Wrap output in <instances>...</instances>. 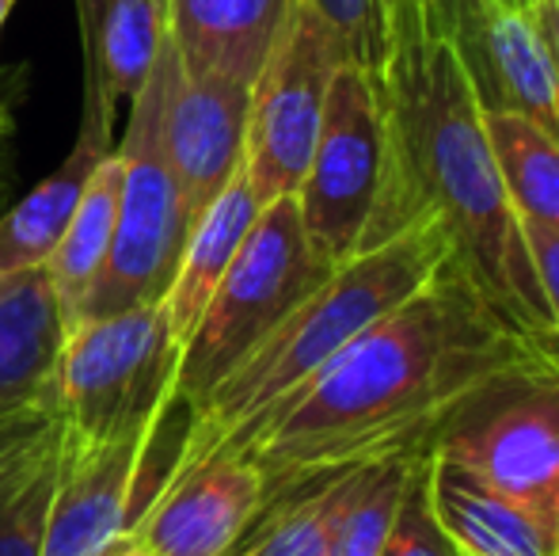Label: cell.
<instances>
[{"mask_svg":"<svg viewBox=\"0 0 559 556\" xmlns=\"http://www.w3.org/2000/svg\"><path fill=\"white\" fill-rule=\"evenodd\" d=\"M487 4H495V8H518V12H533V4H537V0H487Z\"/></svg>","mask_w":559,"mask_h":556,"instance_id":"30","label":"cell"},{"mask_svg":"<svg viewBox=\"0 0 559 556\" xmlns=\"http://www.w3.org/2000/svg\"><path fill=\"white\" fill-rule=\"evenodd\" d=\"M449 256L453 240L445 222L427 210L396 237L338 263L317 294L305 297L228 378L210 389L199 409H191L168 481L191 473L210 458H233L263 416H271L312 374L324 370L369 324L419 294Z\"/></svg>","mask_w":559,"mask_h":556,"instance_id":"2","label":"cell"},{"mask_svg":"<svg viewBox=\"0 0 559 556\" xmlns=\"http://www.w3.org/2000/svg\"><path fill=\"white\" fill-rule=\"evenodd\" d=\"M522 233H525V248H530L533 268H537L548 317H552V328L559 335V233L540 229V225H522Z\"/></svg>","mask_w":559,"mask_h":556,"instance_id":"26","label":"cell"},{"mask_svg":"<svg viewBox=\"0 0 559 556\" xmlns=\"http://www.w3.org/2000/svg\"><path fill=\"white\" fill-rule=\"evenodd\" d=\"M176 76L179 54L171 38H164L145 84L130 99V122H126V138L118 145L122 176H118L111 256H107L104 275L92 286L81 317H107V312L164 301L171 279H176L179 256H183L187 233H191L176 176H171L168 141H164V119H168Z\"/></svg>","mask_w":559,"mask_h":556,"instance_id":"4","label":"cell"},{"mask_svg":"<svg viewBox=\"0 0 559 556\" xmlns=\"http://www.w3.org/2000/svg\"><path fill=\"white\" fill-rule=\"evenodd\" d=\"M104 556H153V553H148L141 542H133V537H126V542H118L115 549H107Z\"/></svg>","mask_w":559,"mask_h":556,"instance_id":"29","label":"cell"},{"mask_svg":"<svg viewBox=\"0 0 559 556\" xmlns=\"http://www.w3.org/2000/svg\"><path fill=\"white\" fill-rule=\"evenodd\" d=\"M248 111L251 84L228 76H187L179 69L164 119V141L187 225L199 222L243 168Z\"/></svg>","mask_w":559,"mask_h":556,"instance_id":"10","label":"cell"},{"mask_svg":"<svg viewBox=\"0 0 559 556\" xmlns=\"http://www.w3.org/2000/svg\"><path fill=\"white\" fill-rule=\"evenodd\" d=\"M12 179H15V127H12V111L0 99V202L12 191Z\"/></svg>","mask_w":559,"mask_h":556,"instance_id":"27","label":"cell"},{"mask_svg":"<svg viewBox=\"0 0 559 556\" xmlns=\"http://www.w3.org/2000/svg\"><path fill=\"white\" fill-rule=\"evenodd\" d=\"M484 127L518 222L559 233V145L510 111H484Z\"/></svg>","mask_w":559,"mask_h":556,"instance_id":"20","label":"cell"},{"mask_svg":"<svg viewBox=\"0 0 559 556\" xmlns=\"http://www.w3.org/2000/svg\"><path fill=\"white\" fill-rule=\"evenodd\" d=\"M179 358L164 301L73 320L53 370L58 458H92L156 427L179 401Z\"/></svg>","mask_w":559,"mask_h":556,"instance_id":"3","label":"cell"},{"mask_svg":"<svg viewBox=\"0 0 559 556\" xmlns=\"http://www.w3.org/2000/svg\"><path fill=\"white\" fill-rule=\"evenodd\" d=\"M384 191H389V111H384L381 81L343 61L328 88L309 171L294 194L309 245L335 268L373 248Z\"/></svg>","mask_w":559,"mask_h":556,"instance_id":"6","label":"cell"},{"mask_svg":"<svg viewBox=\"0 0 559 556\" xmlns=\"http://www.w3.org/2000/svg\"><path fill=\"white\" fill-rule=\"evenodd\" d=\"M358 465H338L266 492L228 556H332L338 507Z\"/></svg>","mask_w":559,"mask_h":556,"instance_id":"18","label":"cell"},{"mask_svg":"<svg viewBox=\"0 0 559 556\" xmlns=\"http://www.w3.org/2000/svg\"><path fill=\"white\" fill-rule=\"evenodd\" d=\"M187 401H176L156 427L126 438L118 446L92 453L81 461L58 458V488H53L50 519L43 534V556H104L133 534L141 514L156 499V484H148L153 461L183 446L179 430L168 442L171 423Z\"/></svg>","mask_w":559,"mask_h":556,"instance_id":"9","label":"cell"},{"mask_svg":"<svg viewBox=\"0 0 559 556\" xmlns=\"http://www.w3.org/2000/svg\"><path fill=\"white\" fill-rule=\"evenodd\" d=\"M111 153V122L99 119V111L84 107L81 134H76L69 156L58 171L43 179L31 194H23L15 206L0 214V271L43 268L58 248L69 217L84 194V184L96 171V164Z\"/></svg>","mask_w":559,"mask_h":556,"instance_id":"16","label":"cell"},{"mask_svg":"<svg viewBox=\"0 0 559 556\" xmlns=\"http://www.w3.org/2000/svg\"><path fill=\"white\" fill-rule=\"evenodd\" d=\"M15 275H20V271H15ZM15 275H12V271H0V294H4V289H8V282H12Z\"/></svg>","mask_w":559,"mask_h":556,"instance_id":"32","label":"cell"},{"mask_svg":"<svg viewBox=\"0 0 559 556\" xmlns=\"http://www.w3.org/2000/svg\"><path fill=\"white\" fill-rule=\"evenodd\" d=\"M533 20H537L540 35H545L548 50H552V61L559 69V0H537V4H533Z\"/></svg>","mask_w":559,"mask_h":556,"instance_id":"28","label":"cell"},{"mask_svg":"<svg viewBox=\"0 0 559 556\" xmlns=\"http://www.w3.org/2000/svg\"><path fill=\"white\" fill-rule=\"evenodd\" d=\"M338 66L343 46L335 31L309 0H294L271 58L251 84L243 176L259 206L297 194L301 187Z\"/></svg>","mask_w":559,"mask_h":556,"instance_id":"8","label":"cell"},{"mask_svg":"<svg viewBox=\"0 0 559 556\" xmlns=\"http://www.w3.org/2000/svg\"><path fill=\"white\" fill-rule=\"evenodd\" d=\"M12 8H15V0H0V35H4V23H8V15H12Z\"/></svg>","mask_w":559,"mask_h":556,"instance_id":"31","label":"cell"},{"mask_svg":"<svg viewBox=\"0 0 559 556\" xmlns=\"http://www.w3.org/2000/svg\"><path fill=\"white\" fill-rule=\"evenodd\" d=\"M84 43V107L115 127L118 104L145 84L164 38L168 0H76Z\"/></svg>","mask_w":559,"mask_h":556,"instance_id":"14","label":"cell"},{"mask_svg":"<svg viewBox=\"0 0 559 556\" xmlns=\"http://www.w3.org/2000/svg\"><path fill=\"white\" fill-rule=\"evenodd\" d=\"M332 271L335 263H328L305 237L294 194L266 202L187 340L179 358V401L199 409L210 389L228 378L305 297L317 294Z\"/></svg>","mask_w":559,"mask_h":556,"instance_id":"5","label":"cell"},{"mask_svg":"<svg viewBox=\"0 0 559 556\" xmlns=\"http://www.w3.org/2000/svg\"><path fill=\"white\" fill-rule=\"evenodd\" d=\"M53 488H58V461L46 465L20 492L0 499V556H43Z\"/></svg>","mask_w":559,"mask_h":556,"instance_id":"25","label":"cell"},{"mask_svg":"<svg viewBox=\"0 0 559 556\" xmlns=\"http://www.w3.org/2000/svg\"><path fill=\"white\" fill-rule=\"evenodd\" d=\"M66 317L43 268L20 271L0 294V419L53 409Z\"/></svg>","mask_w":559,"mask_h":556,"instance_id":"15","label":"cell"},{"mask_svg":"<svg viewBox=\"0 0 559 556\" xmlns=\"http://www.w3.org/2000/svg\"><path fill=\"white\" fill-rule=\"evenodd\" d=\"M309 4L335 31L346 66L366 69L369 76L384 73V61H389V8H384V0H309Z\"/></svg>","mask_w":559,"mask_h":556,"instance_id":"24","label":"cell"},{"mask_svg":"<svg viewBox=\"0 0 559 556\" xmlns=\"http://www.w3.org/2000/svg\"><path fill=\"white\" fill-rule=\"evenodd\" d=\"M430 446H423L412 458L404 492H400L396 519H392L381 556H464L453 545V537L445 534L435 504H430Z\"/></svg>","mask_w":559,"mask_h":556,"instance_id":"22","label":"cell"},{"mask_svg":"<svg viewBox=\"0 0 559 556\" xmlns=\"http://www.w3.org/2000/svg\"><path fill=\"white\" fill-rule=\"evenodd\" d=\"M61 453L58 409H31L0 419V499L31 484Z\"/></svg>","mask_w":559,"mask_h":556,"instance_id":"23","label":"cell"},{"mask_svg":"<svg viewBox=\"0 0 559 556\" xmlns=\"http://www.w3.org/2000/svg\"><path fill=\"white\" fill-rule=\"evenodd\" d=\"M545 358H559V343L510 324L449 256L419 294L263 416L233 458L263 473L266 496L312 473L419 450L472 393Z\"/></svg>","mask_w":559,"mask_h":556,"instance_id":"1","label":"cell"},{"mask_svg":"<svg viewBox=\"0 0 559 556\" xmlns=\"http://www.w3.org/2000/svg\"><path fill=\"white\" fill-rule=\"evenodd\" d=\"M259 210L263 206H259L255 191H251L248 176H243V168H240L233 176V184L210 202V210L191 225V233H187L176 279H171L168 294H164V305H168V317H171V335H176L183 347L194 328H199L214 289L222 286L233 256L240 252L248 229L255 225Z\"/></svg>","mask_w":559,"mask_h":556,"instance_id":"17","label":"cell"},{"mask_svg":"<svg viewBox=\"0 0 559 556\" xmlns=\"http://www.w3.org/2000/svg\"><path fill=\"white\" fill-rule=\"evenodd\" d=\"M430 504L464 556H559V530L430 446Z\"/></svg>","mask_w":559,"mask_h":556,"instance_id":"12","label":"cell"},{"mask_svg":"<svg viewBox=\"0 0 559 556\" xmlns=\"http://www.w3.org/2000/svg\"><path fill=\"white\" fill-rule=\"evenodd\" d=\"M419 450L381 453V458H369L354 469L335 519L332 556H381L392 519H396L407 469Z\"/></svg>","mask_w":559,"mask_h":556,"instance_id":"21","label":"cell"},{"mask_svg":"<svg viewBox=\"0 0 559 556\" xmlns=\"http://www.w3.org/2000/svg\"><path fill=\"white\" fill-rule=\"evenodd\" d=\"M259 504L263 473L248 458H210L171 476L130 537L153 556H228Z\"/></svg>","mask_w":559,"mask_h":556,"instance_id":"11","label":"cell"},{"mask_svg":"<svg viewBox=\"0 0 559 556\" xmlns=\"http://www.w3.org/2000/svg\"><path fill=\"white\" fill-rule=\"evenodd\" d=\"M435 450L559 530V358L522 366L472 393L442 423Z\"/></svg>","mask_w":559,"mask_h":556,"instance_id":"7","label":"cell"},{"mask_svg":"<svg viewBox=\"0 0 559 556\" xmlns=\"http://www.w3.org/2000/svg\"><path fill=\"white\" fill-rule=\"evenodd\" d=\"M118 153H107L96 164V171L84 184V194L76 202L73 217H69L66 233H61L58 248L50 252V260L43 263L46 279L53 286V297L61 305L66 324H73L81 317L84 301H88L92 286L99 282L107 268L115 240V214H118Z\"/></svg>","mask_w":559,"mask_h":556,"instance_id":"19","label":"cell"},{"mask_svg":"<svg viewBox=\"0 0 559 556\" xmlns=\"http://www.w3.org/2000/svg\"><path fill=\"white\" fill-rule=\"evenodd\" d=\"M294 0H168V38L187 76L255 84Z\"/></svg>","mask_w":559,"mask_h":556,"instance_id":"13","label":"cell"}]
</instances>
